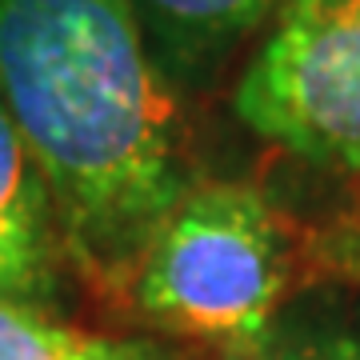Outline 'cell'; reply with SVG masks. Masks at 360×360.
Returning a JSON list of instances; mask_svg holds the SVG:
<instances>
[{"mask_svg": "<svg viewBox=\"0 0 360 360\" xmlns=\"http://www.w3.org/2000/svg\"><path fill=\"white\" fill-rule=\"evenodd\" d=\"M0 101L49 184L60 248L129 288L184 196L176 101L129 0H0Z\"/></svg>", "mask_w": 360, "mask_h": 360, "instance_id": "6da1fadb", "label": "cell"}, {"mask_svg": "<svg viewBox=\"0 0 360 360\" xmlns=\"http://www.w3.org/2000/svg\"><path fill=\"white\" fill-rule=\"evenodd\" d=\"M300 269L288 220L245 184L184 193L148 240L129 292L144 321L212 345H257Z\"/></svg>", "mask_w": 360, "mask_h": 360, "instance_id": "7a4b0ae2", "label": "cell"}, {"mask_svg": "<svg viewBox=\"0 0 360 360\" xmlns=\"http://www.w3.org/2000/svg\"><path fill=\"white\" fill-rule=\"evenodd\" d=\"M236 116L324 168H360V0H288L236 84Z\"/></svg>", "mask_w": 360, "mask_h": 360, "instance_id": "3957f363", "label": "cell"}, {"mask_svg": "<svg viewBox=\"0 0 360 360\" xmlns=\"http://www.w3.org/2000/svg\"><path fill=\"white\" fill-rule=\"evenodd\" d=\"M60 229L49 184L0 101V296L32 304L56 288Z\"/></svg>", "mask_w": 360, "mask_h": 360, "instance_id": "277c9868", "label": "cell"}, {"mask_svg": "<svg viewBox=\"0 0 360 360\" xmlns=\"http://www.w3.org/2000/svg\"><path fill=\"white\" fill-rule=\"evenodd\" d=\"M136 20L156 32L168 56L205 60L264 20L276 0H129Z\"/></svg>", "mask_w": 360, "mask_h": 360, "instance_id": "5b68a950", "label": "cell"}, {"mask_svg": "<svg viewBox=\"0 0 360 360\" xmlns=\"http://www.w3.org/2000/svg\"><path fill=\"white\" fill-rule=\"evenodd\" d=\"M0 360H165L144 340L84 333L0 296Z\"/></svg>", "mask_w": 360, "mask_h": 360, "instance_id": "8992f818", "label": "cell"}, {"mask_svg": "<svg viewBox=\"0 0 360 360\" xmlns=\"http://www.w3.org/2000/svg\"><path fill=\"white\" fill-rule=\"evenodd\" d=\"M300 272L312 281L360 284V208L300 236Z\"/></svg>", "mask_w": 360, "mask_h": 360, "instance_id": "52a82bcc", "label": "cell"}, {"mask_svg": "<svg viewBox=\"0 0 360 360\" xmlns=\"http://www.w3.org/2000/svg\"><path fill=\"white\" fill-rule=\"evenodd\" d=\"M264 360H360V333H304L269 348Z\"/></svg>", "mask_w": 360, "mask_h": 360, "instance_id": "ba28073f", "label": "cell"}]
</instances>
